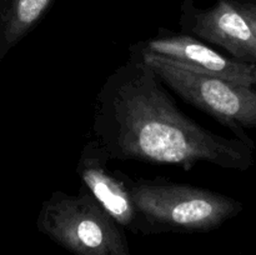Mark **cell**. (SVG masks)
<instances>
[{"mask_svg": "<svg viewBox=\"0 0 256 255\" xmlns=\"http://www.w3.org/2000/svg\"><path fill=\"white\" fill-rule=\"evenodd\" d=\"M92 132L110 160L176 165L186 172L198 162L246 172L255 162L254 148L215 134L185 115L139 46L102 82Z\"/></svg>", "mask_w": 256, "mask_h": 255, "instance_id": "6da1fadb", "label": "cell"}, {"mask_svg": "<svg viewBox=\"0 0 256 255\" xmlns=\"http://www.w3.org/2000/svg\"><path fill=\"white\" fill-rule=\"evenodd\" d=\"M129 185L144 234L210 232L244 210V204L229 195L162 178H129Z\"/></svg>", "mask_w": 256, "mask_h": 255, "instance_id": "7a4b0ae2", "label": "cell"}, {"mask_svg": "<svg viewBox=\"0 0 256 255\" xmlns=\"http://www.w3.org/2000/svg\"><path fill=\"white\" fill-rule=\"evenodd\" d=\"M36 228L74 255H132L122 226L84 189L52 192L42 202Z\"/></svg>", "mask_w": 256, "mask_h": 255, "instance_id": "3957f363", "label": "cell"}, {"mask_svg": "<svg viewBox=\"0 0 256 255\" xmlns=\"http://www.w3.org/2000/svg\"><path fill=\"white\" fill-rule=\"evenodd\" d=\"M146 64L162 84L185 102L206 112L255 149L246 129L256 128V88L234 84L182 66L138 45Z\"/></svg>", "mask_w": 256, "mask_h": 255, "instance_id": "277c9868", "label": "cell"}, {"mask_svg": "<svg viewBox=\"0 0 256 255\" xmlns=\"http://www.w3.org/2000/svg\"><path fill=\"white\" fill-rule=\"evenodd\" d=\"M179 24L185 34L222 48L238 62L256 65V34L232 0H216L208 9L184 0Z\"/></svg>", "mask_w": 256, "mask_h": 255, "instance_id": "5b68a950", "label": "cell"}, {"mask_svg": "<svg viewBox=\"0 0 256 255\" xmlns=\"http://www.w3.org/2000/svg\"><path fill=\"white\" fill-rule=\"evenodd\" d=\"M109 156L94 139L84 145L76 164L82 189L89 192L122 228L140 232L139 214L132 200L129 175L110 169Z\"/></svg>", "mask_w": 256, "mask_h": 255, "instance_id": "8992f818", "label": "cell"}, {"mask_svg": "<svg viewBox=\"0 0 256 255\" xmlns=\"http://www.w3.org/2000/svg\"><path fill=\"white\" fill-rule=\"evenodd\" d=\"M142 48L159 56H164L194 72L219 78L234 84L256 88V65L226 58L209 48L204 42L189 34H174L160 30L159 35Z\"/></svg>", "mask_w": 256, "mask_h": 255, "instance_id": "52a82bcc", "label": "cell"}, {"mask_svg": "<svg viewBox=\"0 0 256 255\" xmlns=\"http://www.w3.org/2000/svg\"><path fill=\"white\" fill-rule=\"evenodd\" d=\"M55 0H0V62L29 34Z\"/></svg>", "mask_w": 256, "mask_h": 255, "instance_id": "ba28073f", "label": "cell"}, {"mask_svg": "<svg viewBox=\"0 0 256 255\" xmlns=\"http://www.w3.org/2000/svg\"><path fill=\"white\" fill-rule=\"evenodd\" d=\"M232 2L244 15L256 34V0H232Z\"/></svg>", "mask_w": 256, "mask_h": 255, "instance_id": "9c48e42d", "label": "cell"}]
</instances>
